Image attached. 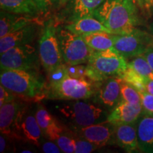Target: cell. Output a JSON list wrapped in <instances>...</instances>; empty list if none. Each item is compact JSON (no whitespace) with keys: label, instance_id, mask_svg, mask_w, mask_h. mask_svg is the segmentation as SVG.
<instances>
[{"label":"cell","instance_id":"cell-22","mask_svg":"<svg viewBox=\"0 0 153 153\" xmlns=\"http://www.w3.org/2000/svg\"><path fill=\"white\" fill-rule=\"evenodd\" d=\"M1 10L38 16L40 14L33 0H0Z\"/></svg>","mask_w":153,"mask_h":153},{"label":"cell","instance_id":"cell-17","mask_svg":"<svg viewBox=\"0 0 153 153\" xmlns=\"http://www.w3.org/2000/svg\"><path fill=\"white\" fill-rule=\"evenodd\" d=\"M24 101L15 99L0 106V131L11 140H14V126L17 114Z\"/></svg>","mask_w":153,"mask_h":153},{"label":"cell","instance_id":"cell-11","mask_svg":"<svg viewBox=\"0 0 153 153\" xmlns=\"http://www.w3.org/2000/svg\"><path fill=\"white\" fill-rule=\"evenodd\" d=\"M120 76H111L101 82H97V89L92 97L93 102L108 111H111L120 100Z\"/></svg>","mask_w":153,"mask_h":153},{"label":"cell","instance_id":"cell-7","mask_svg":"<svg viewBox=\"0 0 153 153\" xmlns=\"http://www.w3.org/2000/svg\"><path fill=\"white\" fill-rule=\"evenodd\" d=\"M57 36L65 64L76 65L87 63L92 49L81 35L72 33L65 27H57Z\"/></svg>","mask_w":153,"mask_h":153},{"label":"cell","instance_id":"cell-36","mask_svg":"<svg viewBox=\"0 0 153 153\" xmlns=\"http://www.w3.org/2000/svg\"><path fill=\"white\" fill-rule=\"evenodd\" d=\"M139 1H140L142 4L148 7L152 6V0H139Z\"/></svg>","mask_w":153,"mask_h":153},{"label":"cell","instance_id":"cell-26","mask_svg":"<svg viewBox=\"0 0 153 153\" xmlns=\"http://www.w3.org/2000/svg\"><path fill=\"white\" fill-rule=\"evenodd\" d=\"M120 100L132 105L141 104L140 94L133 86L122 80L120 85Z\"/></svg>","mask_w":153,"mask_h":153},{"label":"cell","instance_id":"cell-31","mask_svg":"<svg viewBox=\"0 0 153 153\" xmlns=\"http://www.w3.org/2000/svg\"><path fill=\"white\" fill-rule=\"evenodd\" d=\"M41 148L42 149V151L45 153H60L62 152L61 149L59 148L55 142L52 140H48V141H43L42 140V143L41 144Z\"/></svg>","mask_w":153,"mask_h":153},{"label":"cell","instance_id":"cell-30","mask_svg":"<svg viewBox=\"0 0 153 153\" xmlns=\"http://www.w3.org/2000/svg\"><path fill=\"white\" fill-rule=\"evenodd\" d=\"M40 14H47L51 9H54L51 0H33Z\"/></svg>","mask_w":153,"mask_h":153},{"label":"cell","instance_id":"cell-24","mask_svg":"<svg viewBox=\"0 0 153 153\" xmlns=\"http://www.w3.org/2000/svg\"><path fill=\"white\" fill-rule=\"evenodd\" d=\"M36 118L43 133V135L50 126L57 120V118L51 114L45 106L41 103L36 104Z\"/></svg>","mask_w":153,"mask_h":153},{"label":"cell","instance_id":"cell-15","mask_svg":"<svg viewBox=\"0 0 153 153\" xmlns=\"http://www.w3.org/2000/svg\"><path fill=\"white\" fill-rule=\"evenodd\" d=\"M38 22V16L1 10L0 12V38L28 24Z\"/></svg>","mask_w":153,"mask_h":153},{"label":"cell","instance_id":"cell-3","mask_svg":"<svg viewBox=\"0 0 153 153\" xmlns=\"http://www.w3.org/2000/svg\"><path fill=\"white\" fill-rule=\"evenodd\" d=\"M0 82L18 98L37 102L46 97L48 84L38 70L1 69Z\"/></svg>","mask_w":153,"mask_h":153},{"label":"cell","instance_id":"cell-9","mask_svg":"<svg viewBox=\"0 0 153 153\" xmlns=\"http://www.w3.org/2000/svg\"><path fill=\"white\" fill-rule=\"evenodd\" d=\"M41 64L38 49L31 43L12 48L0 57L1 69L39 71Z\"/></svg>","mask_w":153,"mask_h":153},{"label":"cell","instance_id":"cell-13","mask_svg":"<svg viewBox=\"0 0 153 153\" xmlns=\"http://www.w3.org/2000/svg\"><path fill=\"white\" fill-rule=\"evenodd\" d=\"M39 30L38 23H33L0 38V54L14 47L32 43L37 38Z\"/></svg>","mask_w":153,"mask_h":153},{"label":"cell","instance_id":"cell-18","mask_svg":"<svg viewBox=\"0 0 153 153\" xmlns=\"http://www.w3.org/2000/svg\"><path fill=\"white\" fill-rule=\"evenodd\" d=\"M136 126L139 150L153 153V116L142 114Z\"/></svg>","mask_w":153,"mask_h":153},{"label":"cell","instance_id":"cell-4","mask_svg":"<svg viewBox=\"0 0 153 153\" xmlns=\"http://www.w3.org/2000/svg\"><path fill=\"white\" fill-rule=\"evenodd\" d=\"M57 119L70 130H75L107 120L108 112L94 102L73 100L56 104L52 109Z\"/></svg>","mask_w":153,"mask_h":153},{"label":"cell","instance_id":"cell-23","mask_svg":"<svg viewBox=\"0 0 153 153\" xmlns=\"http://www.w3.org/2000/svg\"><path fill=\"white\" fill-rule=\"evenodd\" d=\"M122 80L127 82L128 84L137 89L140 93L146 91L145 89V84L148 81V78H145L144 76H141L137 72L131 68H128L126 72L120 76Z\"/></svg>","mask_w":153,"mask_h":153},{"label":"cell","instance_id":"cell-10","mask_svg":"<svg viewBox=\"0 0 153 153\" xmlns=\"http://www.w3.org/2000/svg\"><path fill=\"white\" fill-rule=\"evenodd\" d=\"M153 44V35L136 28L131 33L118 35L114 48L126 59L143 55Z\"/></svg>","mask_w":153,"mask_h":153},{"label":"cell","instance_id":"cell-41","mask_svg":"<svg viewBox=\"0 0 153 153\" xmlns=\"http://www.w3.org/2000/svg\"><path fill=\"white\" fill-rule=\"evenodd\" d=\"M152 46H153V44H152Z\"/></svg>","mask_w":153,"mask_h":153},{"label":"cell","instance_id":"cell-33","mask_svg":"<svg viewBox=\"0 0 153 153\" xmlns=\"http://www.w3.org/2000/svg\"><path fill=\"white\" fill-rule=\"evenodd\" d=\"M143 56L145 57V58L146 59L147 61H148V62L149 63V65H150L151 69L153 71V46L149 47L148 49H147V51H145V52L143 53Z\"/></svg>","mask_w":153,"mask_h":153},{"label":"cell","instance_id":"cell-6","mask_svg":"<svg viewBox=\"0 0 153 153\" xmlns=\"http://www.w3.org/2000/svg\"><path fill=\"white\" fill-rule=\"evenodd\" d=\"M38 53L41 65L48 75L65 64L57 36V26L53 19L44 23L38 41Z\"/></svg>","mask_w":153,"mask_h":153},{"label":"cell","instance_id":"cell-34","mask_svg":"<svg viewBox=\"0 0 153 153\" xmlns=\"http://www.w3.org/2000/svg\"><path fill=\"white\" fill-rule=\"evenodd\" d=\"M7 138L8 137L1 134V136H0V152L1 153L4 152L5 150H7V147L8 145V143H7Z\"/></svg>","mask_w":153,"mask_h":153},{"label":"cell","instance_id":"cell-21","mask_svg":"<svg viewBox=\"0 0 153 153\" xmlns=\"http://www.w3.org/2000/svg\"><path fill=\"white\" fill-rule=\"evenodd\" d=\"M82 36L90 48L94 51H101L114 48L118 34L99 31L85 33Z\"/></svg>","mask_w":153,"mask_h":153},{"label":"cell","instance_id":"cell-2","mask_svg":"<svg viewBox=\"0 0 153 153\" xmlns=\"http://www.w3.org/2000/svg\"><path fill=\"white\" fill-rule=\"evenodd\" d=\"M97 82L87 78L70 76L67 65L63 64L48 75L45 99L51 100L73 101L92 98Z\"/></svg>","mask_w":153,"mask_h":153},{"label":"cell","instance_id":"cell-38","mask_svg":"<svg viewBox=\"0 0 153 153\" xmlns=\"http://www.w3.org/2000/svg\"><path fill=\"white\" fill-rule=\"evenodd\" d=\"M59 1H60V0H51V1H52L53 4V7H54V9L59 8Z\"/></svg>","mask_w":153,"mask_h":153},{"label":"cell","instance_id":"cell-12","mask_svg":"<svg viewBox=\"0 0 153 153\" xmlns=\"http://www.w3.org/2000/svg\"><path fill=\"white\" fill-rule=\"evenodd\" d=\"M114 128V124L106 120L102 123L93 124L72 131L78 136L87 140L97 145L98 148H100L106 145H112L116 143Z\"/></svg>","mask_w":153,"mask_h":153},{"label":"cell","instance_id":"cell-1","mask_svg":"<svg viewBox=\"0 0 153 153\" xmlns=\"http://www.w3.org/2000/svg\"><path fill=\"white\" fill-rule=\"evenodd\" d=\"M92 16L118 35L131 33L140 24L137 0H105Z\"/></svg>","mask_w":153,"mask_h":153},{"label":"cell","instance_id":"cell-5","mask_svg":"<svg viewBox=\"0 0 153 153\" xmlns=\"http://www.w3.org/2000/svg\"><path fill=\"white\" fill-rule=\"evenodd\" d=\"M126 60L114 48L101 51L92 50L86 65V75L96 82L111 76H120L128 68Z\"/></svg>","mask_w":153,"mask_h":153},{"label":"cell","instance_id":"cell-35","mask_svg":"<svg viewBox=\"0 0 153 153\" xmlns=\"http://www.w3.org/2000/svg\"><path fill=\"white\" fill-rule=\"evenodd\" d=\"M145 89L147 92L153 95V79H148L145 84Z\"/></svg>","mask_w":153,"mask_h":153},{"label":"cell","instance_id":"cell-16","mask_svg":"<svg viewBox=\"0 0 153 153\" xmlns=\"http://www.w3.org/2000/svg\"><path fill=\"white\" fill-rule=\"evenodd\" d=\"M116 144L127 152L139 150L136 123L114 125Z\"/></svg>","mask_w":153,"mask_h":153},{"label":"cell","instance_id":"cell-37","mask_svg":"<svg viewBox=\"0 0 153 153\" xmlns=\"http://www.w3.org/2000/svg\"><path fill=\"white\" fill-rule=\"evenodd\" d=\"M70 1V0H60V1H59V8L65 7L66 4H68Z\"/></svg>","mask_w":153,"mask_h":153},{"label":"cell","instance_id":"cell-25","mask_svg":"<svg viewBox=\"0 0 153 153\" xmlns=\"http://www.w3.org/2000/svg\"><path fill=\"white\" fill-rule=\"evenodd\" d=\"M128 67L135 70L141 76L153 79V71L143 55L133 57L128 62Z\"/></svg>","mask_w":153,"mask_h":153},{"label":"cell","instance_id":"cell-39","mask_svg":"<svg viewBox=\"0 0 153 153\" xmlns=\"http://www.w3.org/2000/svg\"><path fill=\"white\" fill-rule=\"evenodd\" d=\"M152 35H153V29H152Z\"/></svg>","mask_w":153,"mask_h":153},{"label":"cell","instance_id":"cell-20","mask_svg":"<svg viewBox=\"0 0 153 153\" xmlns=\"http://www.w3.org/2000/svg\"><path fill=\"white\" fill-rule=\"evenodd\" d=\"M105 0H70L69 1L68 22L82 17L91 16Z\"/></svg>","mask_w":153,"mask_h":153},{"label":"cell","instance_id":"cell-19","mask_svg":"<svg viewBox=\"0 0 153 153\" xmlns=\"http://www.w3.org/2000/svg\"><path fill=\"white\" fill-rule=\"evenodd\" d=\"M64 27L72 33L81 36L85 33L99 31L112 33L108 28L92 15L82 17L73 22H69Z\"/></svg>","mask_w":153,"mask_h":153},{"label":"cell","instance_id":"cell-14","mask_svg":"<svg viewBox=\"0 0 153 153\" xmlns=\"http://www.w3.org/2000/svg\"><path fill=\"white\" fill-rule=\"evenodd\" d=\"M143 114L141 104L132 105L120 100L108 114L107 120L114 125L136 123Z\"/></svg>","mask_w":153,"mask_h":153},{"label":"cell","instance_id":"cell-29","mask_svg":"<svg viewBox=\"0 0 153 153\" xmlns=\"http://www.w3.org/2000/svg\"><path fill=\"white\" fill-rule=\"evenodd\" d=\"M81 65H67V70L70 76L76 78H87L86 75V67ZM88 79V78H87Z\"/></svg>","mask_w":153,"mask_h":153},{"label":"cell","instance_id":"cell-8","mask_svg":"<svg viewBox=\"0 0 153 153\" xmlns=\"http://www.w3.org/2000/svg\"><path fill=\"white\" fill-rule=\"evenodd\" d=\"M36 104L24 102L17 114L14 126L15 140L41 147L43 133L36 118Z\"/></svg>","mask_w":153,"mask_h":153},{"label":"cell","instance_id":"cell-28","mask_svg":"<svg viewBox=\"0 0 153 153\" xmlns=\"http://www.w3.org/2000/svg\"><path fill=\"white\" fill-rule=\"evenodd\" d=\"M141 106L143 114L148 116H153V95L147 91L141 92Z\"/></svg>","mask_w":153,"mask_h":153},{"label":"cell","instance_id":"cell-27","mask_svg":"<svg viewBox=\"0 0 153 153\" xmlns=\"http://www.w3.org/2000/svg\"><path fill=\"white\" fill-rule=\"evenodd\" d=\"M72 138L74 145V153H90L98 149V147L87 140H85L72 131Z\"/></svg>","mask_w":153,"mask_h":153},{"label":"cell","instance_id":"cell-40","mask_svg":"<svg viewBox=\"0 0 153 153\" xmlns=\"http://www.w3.org/2000/svg\"><path fill=\"white\" fill-rule=\"evenodd\" d=\"M152 6H153V0H152Z\"/></svg>","mask_w":153,"mask_h":153},{"label":"cell","instance_id":"cell-32","mask_svg":"<svg viewBox=\"0 0 153 153\" xmlns=\"http://www.w3.org/2000/svg\"><path fill=\"white\" fill-rule=\"evenodd\" d=\"M17 97L14 94L7 90L2 85H0V106H3L6 103L16 99Z\"/></svg>","mask_w":153,"mask_h":153}]
</instances>
